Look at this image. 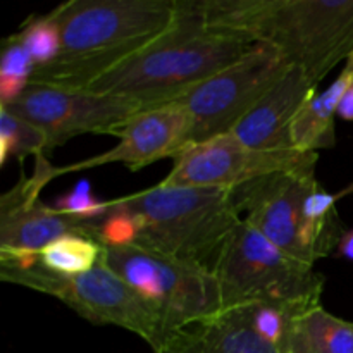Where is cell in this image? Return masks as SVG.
<instances>
[{"instance_id": "obj_1", "label": "cell", "mask_w": 353, "mask_h": 353, "mask_svg": "<svg viewBox=\"0 0 353 353\" xmlns=\"http://www.w3.org/2000/svg\"><path fill=\"white\" fill-rule=\"evenodd\" d=\"M61 52L34 69L31 83L85 90L157 40L179 16L178 0H68L47 14Z\"/></svg>"}, {"instance_id": "obj_2", "label": "cell", "mask_w": 353, "mask_h": 353, "mask_svg": "<svg viewBox=\"0 0 353 353\" xmlns=\"http://www.w3.org/2000/svg\"><path fill=\"white\" fill-rule=\"evenodd\" d=\"M207 24L276 48L319 85L353 52V0H183Z\"/></svg>"}, {"instance_id": "obj_3", "label": "cell", "mask_w": 353, "mask_h": 353, "mask_svg": "<svg viewBox=\"0 0 353 353\" xmlns=\"http://www.w3.org/2000/svg\"><path fill=\"white\" fill-rule=\"evenodd\" d=\"M178 19L165 33L85 90L137 103L143 110L155 109L176 102L255 45L207 24L183 0H178Z\"/></svg>"}, {"instance_id": "obj_4", "label": "cell", "mask_w": 353, "mask_h": 353, "mask_svg": "<svg viewBox=\"0 0 353 353\" xmlns=\"http://www.w3.org/2000/svg\"><path fill=\"white\" fill-rule=\"evenodd\" d=\"M133 219V245L212 271L228 238L243 221L233 190L165 186L110 200Z\"/></svg>"}, {"instance_id": "obj_5", "label": "cell", "mask_w": 353, "mask_h": 353, "mask_svg": "<svg viewBox=\"0 0 353 353\" xmlns=\"http://www.w3.org/2000/svg\"><path fill=\"white\" fill-rule=\"evenodd\" d=\"M223 309L255 302L293 307L321 305L326 278L316 268L283 252L241 221L212 268Z\"/></svg>"}, {"instance_id": "obj_6", "label": "cell", "mask_w": 353, "mask_h": 353, "mask_svg": "<svg viewBox=\"0 0 353 353\" xmlns=\"http://www.w3.org/2000/svg\"><path fill=\"white\" fill-rule=\"evenodd\" d=\"M0 279L54 296L95 326H117L147 341L152 350L165 336L164 319L154 303L100 262L79 276H61L37 261L31 265H0Z\"/></svg>"}, {"instance_id": "obj_7", "label": "cell", "mask_w": 353, "mask_h": 353, "mask_svg": "<svg viewBox=\"0 0 353 353\" xmlns=\"http://www.w3.org/2000/svg\"><path fill=\"white\" fill-rule=\"evenodd\" d=\"M102 262L154 303L164 319L165 336L185 324L223 310L216 278L210 269L202 265L178 261L137 245L103 247Z\"/></svg>"}, {"instance_id": "obj_8", "label": "cell", "mask_w": 353, "mask_h": 353, "mask_svg": "<svg viewBox=\"0 0 353 353\" xmlns=\"http://www.w3.org/2000/svg\"><path fill=\"white\" fill-rule=\"evenodd\" d=\"M290 68L276 48L255 43L236 62L188 90L176 103L193 119L190 143L231 133Z\"/></svg>"}, {"instance_id": "obj_9", "label": "cell", "mask_w": 353, "mask_h": 353, "mask_svg": "<svg viewBox=\"0 0 353 353\" xmlns=\"http://www.w3.org/2000/svg\"><path fill=\"white\" fill-rule=\"evenodd\" d=\"M319 154L255 150L233 133L190 143L172 159L165 186H217L236 190L274 172L316 169Z\"/></svg>"}, {"instance_id": "obj_10", "label": "cell", "mask_w": 353, "mask_h": 353, "mask_svg": "<svg viewBox=\"0 0 353 353\" xmlns=\"http://www.w3.org/2000/svg\"><path fill=\"white\" fill-rule=\"evenodd\" d=\"M0 107L37 126L47 137L50 150L79 134H112L143 112L137 103L116 97L37 83H30L12 103Z\"/></svg>"}, {"instance_id": "obj_11", "label": "cell", "mask_w": 353, "mask_h": 353, "mask_svg": "<svg viewBox=\"0 0 353 353\" xmlns=\"http://www.w3.org/2000/svg\"><path fill=\"white\" fill-rule=\"evenodd\" d=\"M55 178V168L45 155L34 157L31 176H23L0 199V254L38 255L62 236H83L102 245L100 223L59 212L40 200L41 190Z\"/></svg>"}, {"instance_id": "obj_12", "label": "cell", "mask_w": 353, "mask_h": 353, "mask_svg": "<svg viewBox=\"0 0 353 353\" xmlns=\"http://www.w3.org/2000/svg\"><path fill=\"white\" fill-rule=\"evenodd\" d=\"M317 183L316 169H302L264 176L233 193L245 223L283 252L302 261L300 221L303 203Z\"/></svg>"}, {"instance_id": "obj_13", "label": "cell", "mask_w": 353, "mask_h": 353, "mask_svg": "<svg viewBox=\"0 0 353 353\" xmlns=\"http://www.w3.org/2000/svg\"><path fill=\"white\" fill-rule=\"evenodd\" d=\"M192 133L193 119L181 103L172 102L143 110L114 131L119 141L110 150L76 164L55 168V178L110 164H124L131 171H140L165 157L174 159L192 141Z\"/></svg>"}, {"instance_id": "obj_14", "label": "cell", "mask_w": 353, "mask_h": 353, "mask_svg": "<svg viewBox=\"0 0 353 353\" xmlns=\"http://www.w3.org/2000/svg\"><path fill=\"white\" fill-rule=\"evenodd\" d=\"M316 93V83L310 81L302 69L292 65L231 133L255 150H295L293 123Z\"/></svg>"}, {"instance_id": "obj_15", "label": "cell", "mask_w": 353, "mask_h": 353, "mask_svg": "<svg viewBox=\"0 0 353 353\" xmlns=\"http://www.w3.org/2000/svg\"><path fill=\"white\" fill-rule=\"evenodd\" d=\"M154 353H281L259 336L241 307L171 331Z\"/></svg>"}, {"instance_id": "obj_16", "label": "cell", "mask_w": 353, "mask_h": 353, "mask_svg": "<svg viewBox=\"0 0 353 353\" xmlns=\"http://www.w3.org/2000/svg\"><path fill=\"white\" fill-rule=\"evenodd\" d=\"M353 83V52L345 61L343 69L338 78L324 92H317L316 97L303 107L292 128L293 148L300 152H312L333 148L336 143L334 117L338 105Z\"/></svg>"}, {"instance_id": "obj_17", "label": "cell", "mask_w": 353, "mask_h": 353, "mask_svg": "<svg viewBox=\"0 0 353 353\" xmlns=\"http://www.w3.org/2000/svg\"><path fill=\"white\" fill-rule=\"evenodd\" d=\"M350 192H353V185L340 193H330L317 183L307 196L299 230L300 252L305 264L316 265L317 261L336 250L345 233L338 216L336 200Z\"/></svg>"}, {"instance_id": "obj_18", "label": "cell", "mask_w": 353, "mask_h": 353, "mask_svg": "<svg viewBox=\"0 0 353 353\" xmlns=\"http://www.w3.org/2000/svg\"><path fill=\"white\" fill-rule=\"evenodd\" d=\"M285 353H353V323L310 307L296 317Z\"/></svg>"}, {"instance_id": "obj_19", "label": "cell", "mask_w": 353, "mask_h": 353, "mask_svg": "<svg viewBox=\"0 0 353 353\" xmlns=\"http://www.w3.org/2000/svg\"><path fill=\"white\" fill-rule=\"evenodd\" d=\"M103 245L83 236H62L38 252V261L61 276L86 274L102 262Z\"/></svg>"}, {"instance_id": "obj_20", "label": "cell", "mask_w": 353, "mask_h": 353, "mask_svg": "<svg viewBox=\"0 0 353 353\" xmlns=\"http://www.w3.org/2000/svg\"><path fill=\"white\" fill-rule=\"evenodd\" d=\"M240 307L259 336L264 338L281 353L286 350L296 317L307 310V307H293L272 302H255Z\"/></svg>"}, {"instance_id": "obj_21", "label": "cell", "mask_w": 353, "mask_h": 353, "mask_svg": "<svg viewBox=\"0 0 353 353\" xmlns=\"http://www.w3.org/2000/svg\"><path fill=\"white\" fill-rule=\"evenodd\" d=\"M47 137L28 121L14 116L0 107V164L9 159L24 161L28 155H45L48 152Z\"/></svg>"}, {"instance_id": "obj_22", "label": "cell", "mask_w": 353, "mask_h": 353, "mask_svg": "<svg viewBox=\"0 0 353 353\" xmlns=\"http://www.w3.org/2000/svg\"><path fill=\"white\" fill-rule=\"evenodd\" d=\"M34 62L16 37L3 40L0 55V105H9L30 86Z\"/></svg>"}, {"instance_id": "obj_23", "label": "cell", "mask_w": 353, "mask_h": 353, "mask_svg": "<svg viewBox=\"0 0 353 353\" xmlns=\"http://www.w3.org/2000/svg\"><path fill=\"white\" fill-rule=\"evenodd\" d=\"M14 37L21 41V45L33 59L34 69L54 62L61 52V33H59L57 24L47 14L40 17H31Z\"/></svg>"}, {"instance_id": "obj_24", "label": "cell", "mask_w": 353, "mask_h": 353, "mask_svg": "<svg viewBox=\"0 0 353 353\" xmlns=\"http://www.w3.org/2000/svg\"><path fill=\"white\" fill-rule=\"evenodd\" d=\"M54 207L59 212L92 223H102L110 210L109 202H102L92 195V185L86 179H81L74 188L59 196Z\"/></svg>"}, {"instance_id": "obj_25", "label": "cell", "mask_w": 353, "mask_h": 353, "mask_svg": "<svg viewBox=\"0 0 353 353\" xmlns=\"http://www.w3.org/2000/svg\"><path fill=\"white\" fill-rule=\"evenodd\" d=\"M336 255L345 259V261L353 262V228L345 230L343 236H341L340 243L336 247Z\"/></svg>"}, {"instance_id": "obj_26", "label": "cell", "mask_w": 353, "mask_h": 353, "mask_svg": "<svg viewBox=\"0 0 353 353\" xmlns=\"http://www.w3.org/2000/svg\"><path fill=\"white\" fill-rule=\"evenodd\" d=\"M336 116L343 121H353V83L341 99Z\"/></svg>"}]
</instances>
